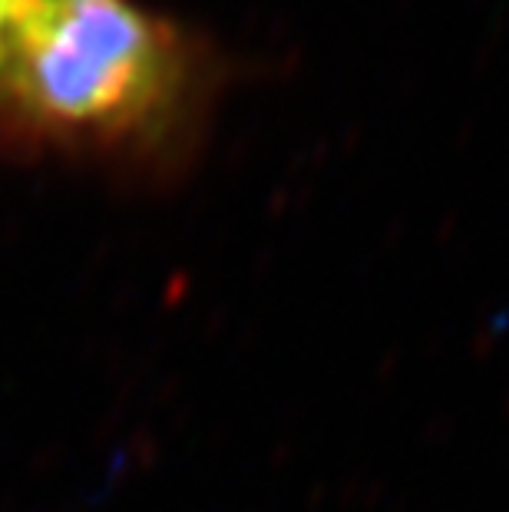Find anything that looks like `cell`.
<instances>
[{
  "label": "cell",
  "mask_w": 509,
  "mask_h": 512,
  "mask_svg": "<svg viewBox=\"0 0 509 512\" xmlns=\"http://www.w3.org/2000/svg\"><path fill=\"white\" fill-rule=\"evenodd\" d=\"M186 76L182 37L133 0H34L0 57V86L24 123L90 143L153 133Z\"/></svg>",
  "instance_id": "6da1fadb"
},
{
  "label": "cell",
  "mask_w": 509,
  "mask_h": 512,
  "mask_svg": "<svg viewBox=\"0 0 509 512\" xmlns=\"http://www.w3.org/2000/svg\"><path fill=\"white\" fill-rule=\"evenodd\" d=\"M30 4H34V0H0V57H4L7 43L14 37L17 24L30 10Z\"/></svg>",
  "instance_id": "7a4b0ae2"
}]
</instances>
